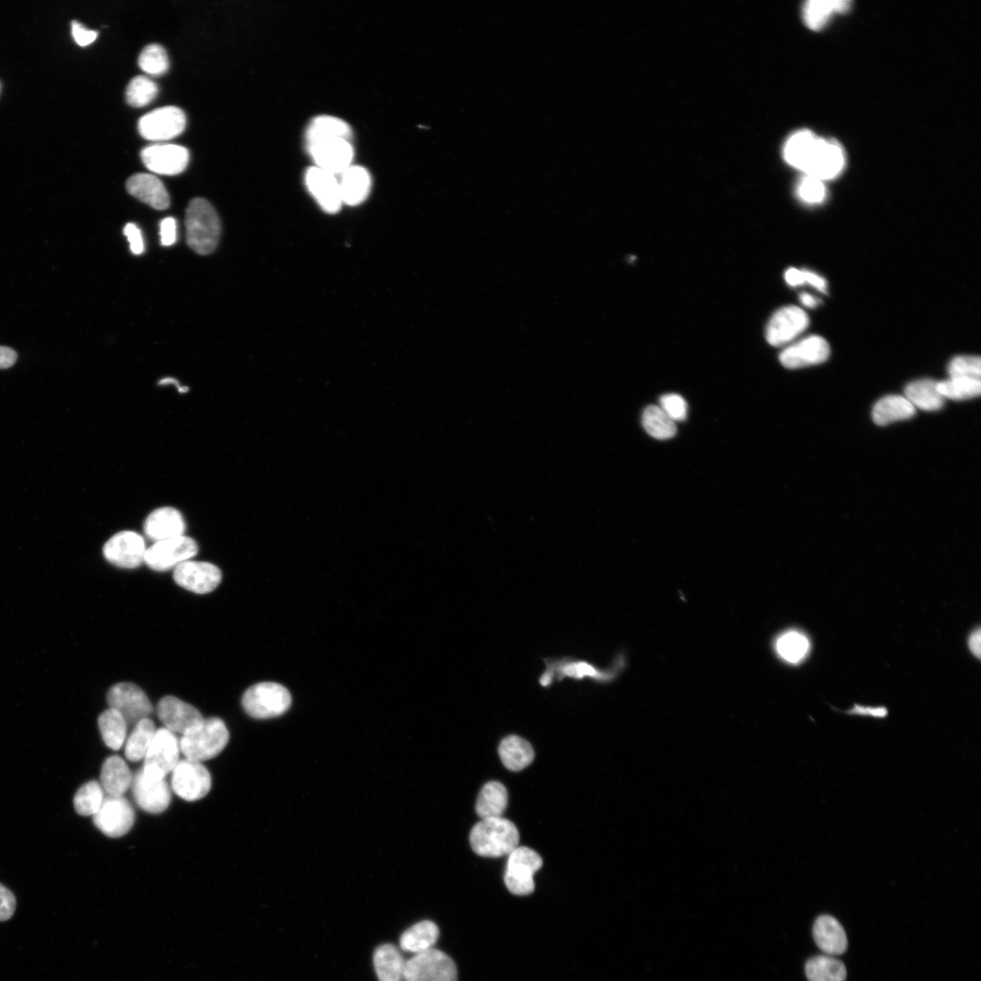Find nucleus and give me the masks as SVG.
Segmentation results:
<instances>
[{"mask_svg":"<svg viewBox=\"0 0 981 981\" xmlns=\"http://www.w3.org/2000/svg\"><path fill=\"white\" fill-rule=\"evenodd\" d=\"M850 6L847 0H811L803 8L804 23L810 30H820L832 14L846 13Z\"/></svg>","mask_w":981,"mask_h":981,"instance_id":"36","label":"nucleus"},{"mask_svg":"<svg viewBox=\"0 0 981 981\" xmlns=\"http://www.w3.org/2000/svg\"><path fill=\"white\" fill-rule=\"evenodd\" d=\"M980 630L977 629L971 634L968 641V646L970 651L977 658H980Z\"/></svg>","mask_w":981,"mask_h":981,"instance_id":"58","label":"nucleus"},{"mask_svg":"<svg viewBox=\"0 0 981 981\" xmlns=\"http://www.w3.org/2000/svg\"><path fill=\"white\" fill-rule=\"evenodd\" d=\"M229 741V732L219 718L205 719L199 728L183 736L180 750L186 759L202 763L219 755Z\"/></svg>","mask_w":981,"mask_h":981,"instance_id":"4","label":"nucleus"},{"mask_svg":"<svg viewBox=\"0 0 981 981\" xmlns=\"http://www.w3.org/2000/svg\"><path fill=\"white\" fill-rule=\"evenodd\" d=\"M190 152L182 146L174 144H155L142 152V159L146 167L161 175H178L182 173L190 162Z\"/></svg>","mask_w":981,"mask_h":981,"instance_id":"20","label":"nucleus"},{"mask_svg":"<svg viewBox=\"0 0 981 981\" xmlns=\"http://www.w3.org/2000/svg\"><path fill=\"white\" fill-rule=\"evenodd\" d=\"M785 280L791 287L801 286L805 283V270L790 268L785 273Z\"/></svg>","mask_w":981,"mask_h":981,"instance_id":"56","label":"nucleus"},{"mask_svg":"<svg viewBox=\"0 0 981 981\" xmlns=\"http://www.w3.org/2000/svg\"><path fill=\"white\" fill-rule=\"evenodd\" d=\"M124 234L129 242L130 250L134 255H142L145 251V244L142 230L136 225L128 223L124 228Z\"/></svg>","mask_w":981,"mask_h":981,"instance_id":"51","label":"nucleus"},{"mask_svg":"<svg viewBox=\"0 0 981 981\" xmlns=\"http://www.w3.org/2000/svg\"><path fill=\"white\" fill-rule=\"evenodd\" d=\"M98 727L108 748L121 749L125 741L127 724L118 712L111 708L105 711L98 718Z\"/></svg>","mask_w":981,"mask_h":981,"instance_id":"40","label":"nucleus"},{"mask_svg":"<svg viewBox=\"0 0 981 981\" xmlns=\"http://www.w3.org/2000/svg\"><path fill=\"white\" fill-rule=\"evenodd\" d=\"M905 397L915 408L928 412L941 409L945 401L939 391L938 382L930 379L918 380L909 384L905 389Z\"/></svg>","mask_w":981,"mask_h":981,"instance_id":"35","label":"nucleus"},{"mask_svg":"<svg viewBox=\"0 0 981 981\" xmlns=\"http://www.w3.org/2000/svg\"><path fill=\"white\" fill-rule=\"evenodd\" d=\"M949 378H967L980 380L981 360L978 356H957L949 365Z\"/></svg>","mask_w":981,"mask_h":981,"instance_id":"47","label":"nucleus"},{"mask_svg":"<svg viewBox=\"0 0 981 981\" xmlns=\"http://www.w3.org/2000/svg\"><path fill=\"white\" fill-rule=\"evenodd\" d=\"M158 717L166 729L183 736L199 728L205 720L197 708L174 696L161 699Z\"/></svg>","mask_w":981,"mask_h":981,"instance_id":"16","label":"nucleus"},{"mask_svg":"<svg viewBox=\"0 0 981 981\" xmlns=\"http://www.w3.org/2000/svg\"><path fill=\"white\" fill-rule=\"evenodd\" d=\"M180 751L175 734L166 728L157 730L144 758L143 772L151 778L165 779L178 765Z\"/></svg>","mask_w":981,"mask_h":981,"instance_id":"9","label":"nucleus"},{"mask_svg":"<svg viewBox=\"0 0 981 981\" xmlns=\"http://www.w3.org/2000/svg\"><path fill=\"white\" fill-rule=\"evenodd\" d=\"M938 388L944 399L967 400L979 396L981 381L977 379L949 378L938 382Z\"/></svg>","mask_w":981,"mask_h":981,"instance_id":"43","label":"nucleus"},{"mask_svg":"<svg viewBox=\"0 0 981 981\" xmlns=\"http://www.w3.org/2000/svg\"><path fill=\"white\" fill-rule=\"evenodd\" d=\"M338 182L343 204L350 206L362 203L371 190L370 174L359 166L348 168L340 175Z\"/></svg>","mask_w":981,"mask_h":981,"instance_id":"27","label":"nucleus"},{"mask_svg":"<svg viewBox=\"0 0 981 981\" xmlns=\"http://www.w3.org/2000/svg\"><path fill=\"white\" fill-rule=\"evenodd\" d=\"M800 301L803 306L810 309L816 308L819 304V301L808 293L801 294Z\"/></svg>","mask_w":981,"mask_h":981,"instance_id":"59","label":"nucleus"},{"mask_svg":"<svg viewBox=\"0 0 981 981\" xmlns=\"http://www.w3.org/2000/svg\"><path fill=\"white\" fill-rule=\"evenodd\" d=\"M852 715L873 717L875 718H884L888 715V712L884 708H864L861 706H856L853 710L850 711Z\"/></svg>","mask_w":981,"mask_h":981,"instance_id":"55","label":"nucleus"},{"mask_svg":"<svg viewBox=\"0 0 981 981\" xmlns=\"http://www.w3.org/2000/svg\"><path fill=\"white\" fill-rule=\"evenodd\" d=\"M146 535L157 541L184 535L186 522L182 514L173 507H162L153 511L144 523Z\"/></svg>","mask_w":981,"mask_h":981,"instance_id":"25","label":"nucleus"},{"mask_svg":"<svg viewBox=\"0 0 981 981\" xmlns=\"http://www.w3.org/2000/svg\"><path fill=\"white\" fill-rule=\"evenodd\" d=\"M809 981H846L847 969L846 965L829 955H819L810 958L805 966Z\"/></svg>","mask_w":981,"mask_h":981,"instance_id":"37","label":"nucleus"},{"mask_svg":"<svg viewBox=\"0 0 981 981\" xmlns=\"http://www.w3.org/2000/svg\"><path fill=\"white\" fill-rule=\"evenodd\" d=\"M813 938L818 947L829 956L844 954L848 948V938L843 925L829 915L817 918L813 925Z\"/></svg>","mask_w":981,"mask_h":981,"instance_id":"26","label":"nucleus"},{"mask_svg":"<svg viewBox=\"0 0 981 981\" xmlns=\"http://www.w3.org/2000/svg\"><path fill=\"white\" fill-rule=\"evenodd\" d=\"M95 826L106 836L119 838L127 834L134 823V811L123 796H105L98 811L93 816Z\"/></svg>","mask_w":981,"mask_h":981,"instance_id":"13","label":"nucleus"},{"mask_svg":"<svg viewBox=\"0 0 981 981\" xmlns=\"http://www.w3.org/2000/svg\"><path fill=\"white\" fill-rule=\"evenodd\" d=\"M660 403V407L673 422H681L686 419L688 405L680 395L675 393L665 394L661 398Z\"/></svg>","mask_w":981,"mask_h":981,"instance_id":"49","label":"nucleus"},{"mask_svg":"<svg viewBox=\"0 0 981 981\" xmlns=\"http://www.w3.org/2000/svg\"><path fill=\"white\" fill-rule=\"evenodd\" d=\"M519 842L517 827L503 817L482 819L475 825L470 834L473 851L483 857L509 856L518 847Z\"/></svg>","mask_w":981,"mask_h":981,"instance_id":"1","label":"nucleus"},{"mask_svg":"<svg viewBox=\"0 0 981 981\" xmlns=\"http://www.w3.org/2000/svg\"><path fill=\"white\" fill-rule=\"evenodd\" d=\"M156 732V726L150 718L137 723L125 744L126 759L130 762H138L145 758Z\"/></svg>","mask_w":981,"mask_h":981,"instance_id":"39","label":"nucleus"},{"mask_svg":"<svg viewBox=\"0 0 981 981\" xmlns=\"http://www.w3.org/2000/svg\"><path fill=\"white\" fill-rule=\"evenodd\" d=\"M138 65L151 75L161 76L169 70L170 60L166 50L162 45L151 44L140 53Z\"/></svg>","mask_w":981,"mask_h":981,"instance_id":"46","label":"nucleus"},{"mask_svg":"<svg viewBox=\"0 0 981 981\" xmlns=\"http://www.w3.org/2000/svg\"><path fill=\"white\" fill-rule=\"evenodd\" d=\"M350 135L351 128L349 125L341 118L331 116H321L315 118L307 132L309 144L328 139L349 140Z\"/></svg>","mask_w":981,"mask_h":981,"instance_id":"38","label":"nucleus"},{"mask_svg":"<svg viewBox=\"0 0 981 981\" xmlns=\"http://www.w3.org/2000/svg\"><path fill=\"white\" fill-rule=\"evenodd\" d=\"M187 242L199 255H209L217 248L221 223L213 206L204 199L190 201L186 212Z\"/></svg>","mask_w":981,"mask_h":981,"instance_id":"2","label":"nucleus"},{"mask_svg":"<svg viewBox=\"0 0 981 981\" xmlns=\"http://www.w3.org/2000/svg\"><path fill=\"white\" fill-rule=\"evenodd\" d=\"M504 875L507 889L514 895H529L534 891L533 875L542 866L541 857L527 847H517L509 856Z\"/></svg>","mask_w":981,"mask_h":981,"instance_id":"8","label":"nucleus"},{"mask_svg":"<svg viewBox=\"0 0 981 981\" xmlns=\"http://www.w3.org/2000/svg\"><path fill=\"white\" fill-rule=\"evenodd\" d=\"M107 703L111 709L124 717L127 726H135L153 713V707L145 691L130 682L112 686L107 693Z\"/></svg>","mask_w":981,"mask_h":981,"instance_id":"6","label":"nucleus"},{"mask_svg":"<svg viewBox=\"0 0 981 981\" xmlns=\"http://www.w3.org/2000/svg\"><path fill=\"white\" fill-rule=\"evenodd\" d=\"M776 647L780 656L789 662L795 663L806 656L810 643L803 634L790 632L779 638Z\"/></svg>","mask_w":981,"mask_h":981,"instance_id":"45","label":"nucleus"},{"mask_svg":"<svg viewBox=\"0 0 981 981\" xmlns=\"http://www.w3.org/2000/svg\"><path fill=\"white\" fill-rule=\"evenodd\" d=\"M101 786L109 796H123L133 782V776L126 764L119 756L107 758L101 769Z\"/></svg>","mask_w":981,"mask_h":981,"instance_id":"29","label":"nucleus"},{"mask_svg":"<svg viewBox=\"0 0 981 981\" xmlns=\"http://www.w3.org/2000/svg\"><path fill=\"white\" fill-rule=\"evenodd\" d=\"M406 959L393 944H383L374 953V966L379 981H404Z\"/></svg>","mask_w":981,"mask_h":981,"instance_id":"28","label":"nucleus"},{"mask_svg":"<svg viewBox=\"0 0 981 981\" xmlns=\"http://www.w3.org/2000/svg\"><path fill=\"white\" fill-rule=\"evenodd\" d=\"M546 669L541 675L539 682L542 687H549L554 680H562L564 678L584 680L590 678L596 680H606L611 676L590 662L578 661L571 658L546 659Z\"/></svg>","mask_w":981,"mask_h":981,"instance_id":"21","label":"nucleus"},{"mask_svg":"<svg viewBox=\"0 0 981 981\" xmlns=\"http://www.w3.org/2000/svg\"><path fill=\"white\" fill-rule=\"evenodd\" d=\"M198 552L197 541L182 535L155 542L147 549L144 563L154 571L166 572L194 558Z\"/></svg>","mask_w":981,"mask_h":981,"instance_id":"7","label":"nucleus"},{"mask_svg":"<svg viewBox=\"0 0 981 981\" xmlns=\"http://www.w3.org/2000/svg\"><path fill=\"white\" fill-rule=\"evenodd\" d=\"M916 408L902 395H888L877 402L873 411L874 421L880 427H885L913 417Z\"/></svg>","mask_w":981,"mask_h":981,"instance_id":"31","label":"nucleus"},{"mask_svg":"<svg viewBox=\"0 0 981 981\" xmlns=\"http://www.w3.org/2000/svg\"><path fill=\"white\" fill-rule=\"evenodd\" d=\"M404 981H458L455 961L435 948L407 959Z\"/></svg>","mask_w":981,"mask_h":981,"instance_id":"5","label":"nucleus"},{"mask_svg":"<svg viewBox=\"0 0 981 981\" xmlns=\"http://www.w3.org/2000/svg\"><path fill=\"white\" fill-rule=\"evenodd\" d=\"M160 384L161 385L174 384V385H176L178 387L180 393H186L190 390V388L187 387V386H181L180 384L179 383V381L176 380L175 378H172V377H167V378L162 379L160 382Z\"/></svg>","mask_w":981,"mask_h":981,"instance_id":"60","label":"nucleus"},{"mask_svg":"<svg viewBox=\"0 0 981 981\" xmlns=\"http://www.w3.org/2000/svg\"><path fill=\"white\" fill-rule=\"evenodd\" d=\"M645 431L658 440H668L677 433L676 423L657 405L648 406L643 414Z\"/></svg>","mask_w":981,"mask_h":981,"instance_id":"41","label":"nucleus"},{"mask_svg":"<svg viewBox=\"0 0 981 981\" xmlns=\"http://www.w3.org/2000/svg\"><path fill=\"white\" fill-rule=\"evenodd\" d=\"M18 359L17 353L6 347H0V369H7L14 366Z\"/></svg>","mask_w":981,"mask_h":981,"instance_id":"54","label":"nucleus"},{"mask_svg":"<svg viewBox=\"0 0 981 981\" xmlns=\"http://www.w3.org/2000/svg\"><path fill=\"white\" fill-rule=\"evenodd\" d=\"M159 94L158 85L146 76H137L127 85L125 97L127 103L134 107L149 105Z\"/></svg>","mask_w":981,"mask_h":981,"instance_id":"44","label":"nucleus"},{"mask_svg":"<svg viewBox=\"0 0 981 981\" xmlns=\"http://www.w3.org/2000/svg\"><path fill=\"white\" fill-rule=\"evenodd\" d=\"M306 184L310 193L327 212L336 213L340 209L343 201L337 176L314 167L307 172Z\"/></svg>","mask_w":981,"mask_h":981,"instance_id":"23","label":"nucleus"},{"mask_svg":"<svg viewBox=\"0 0 981 981\" xmlns=\"http://www.w3.org/2000/svg\"><path fill=\"white\" fill-rule=\"evenodd\" d=\"M805 283H808L820 292L826 293V280L813 272L805 270Z\"/></svg>","mask_w":981,"mask_h":981,"instance_id":"57","label":"nucleus"},{"mask_svg":"<svg viewBox=\"0 0 981 981\" xmlns=\"http://www.w3.org/2000/svg\"><path fill=\"white\" fill-rule=\"evenodd\" d=\"M104 792L101 784L97 781L88 782L81 786L74 797L77 813L81 816H94L103 803Z\"/></svg>","mask_w":981,"mask_h":981,"instance_id":"42","label":"nucleus"},{"mask_svg":"<svg viewBox=\"0 0 981 981\" xmlns=\"http://www.w3.org/2000/svg\"><path fill=\"white\" fill-rule=\"evenodd\" d=\"M125 186L130 195L155 209L165 210L171 206L166 187L154 175L135 174L128 179Z\"/></svg>","mask_w":981,"mask_h":981,"instance_id":"24","label":"nucleus"},{"mask_svg":"<svg viewBox=\"0 0 981 981\" xmlns=\"http://www.w3.org/2000/svg\"><path fill=\"white\" fill-rule=\"evenodd\" d=\"M173 578L180 588L198 595H206L220 585L222 572L213 564L190 560L175 569Z\"/></svg>","mask_w":981,"mask_h":981,"instance_id":"15","label":"nucleus"},{"mask_svg":"<svg viewBox=\"0 0 981 981\" xmlns=\"http://www.w3.org/2000/svg\"><path fill=\"white\" fill-rule=\"evenodd\" d=\"M132 786L134 801L143 810L160 814L170 807L171 791L165 779L151 778L140 769L133 778Z\"/></svg>","mask_w":981,"mask_h":981,"instance_id":"14","label":"nucleus"},{"mask_svg":"<svg viewBox=\"0 0 981 981\" xmlns=\"http://www.w3.org/2000/svg\"><path fill=\"white\" fill-rule=\"evenodd\" d=\"M508 791L499 782H490L481 790L477 798L476 810L482 819L503 817L508 806Z\"/></svg>","mask_w":981,"mask_h":981,"instance_id":"33","label":"nucleus"},{"mask_svg":"<svg viewBox=\"0 0 981 981\" xmlns=\"http://www.w3.org/2000/svg\"><path fill=\"white\" fill-rule=\"evenodd\" d=\"M440 938V929L430 921L418 922L407 929L400 938L402 950L413 955L434 948Z\"/></svg>","mask_w":981,"mask_h":981,"instance_id":"30","label":"nucleus"},{"mask_svg":"<svg viewBox=\"0 0 981 981\" xmlns=\"http://www.w3.org/2000/svg\"><path fill=\"white\" fill-rule=\"evenodd\" d=\"M797 196L807 204H820L826 199V189L823 181L805 175L798 184Z\"/></svg>","mask_w":981,"mask_h":981,"instance_id":"48","label":"nucleus"},{"mask_svg":"<svg viewBox=\"0 0 981 981\" xmlns=\"http://www.w3.org/2000/svg\"><path fill=\"white\" fill-rule=\"evenodd\" d=\"M186 125L184 111L178 106H169L157 108L140 118L138 131L144 138L162 143L180 135Z\"/></svg>","mask_w":981,"mask_h":981,"instance_id":"11","label":"nucleus"},{"mask_svg":"<svg viewBox=\"0 0 981 981\" xmlns=\"http://www.w3.org/2000/svg\"><path fill=\"white\" fill-rule=\"evenodd\" d=\"M498 752L504 765L512 772L525 769L534 759L532 745L516 736L504 738L499 745Z\"/></svg>","mask_w":981,"mask_h":981,"instance_id":"32","label":"nucleus"},{"mask_svg":"<svg viewBox=\"0 0 981 981\" xmlns=\"http://www.w3.org/2000/svg\"><path fill=\"white\" fill-rule=\"evenodd\" d=\"M845 163L843 148L832 140L819 137L803 172L821 181L828 180L842 173Z\"/></svg>","mask_w":981,"mask_h":981,"instance_id":"17","label":"nucleus"},{"mask_svg":"<svg viewBox=\"0 0 981 981\" xmlns=\"http://www.w3.org/2000/svg\"><path fill=\"white\" fill-rule=\"evenodd\" d=\"M211 786V775L199 762L190 759L180 761L172 772V790L185 801H196L203 799L210 791Z\"/></svg>","mask_w":981,"mask_h":981,"instance_id":"12","label":"nucleus"},{"mask_svg":"<svg viewBox=\"0 0 981 981\" xmlns=\"http://www.w3.org/2000/svg\"><path fill=\"white\" fill-rule=\"evenodd\" d=\"M17 902L15 895L7 887L0 884V921H7L15 913Z\"/></svg>","mask_w":981,"mask_h":981,"instance_id":"50","label":"nucleus"},{"mask_svg":"<svg viewBox=\"0 0 981 981\" xmlns=\"http://www.w3.org/2000/svg\"><path fill=\"white\" fill-rule=\"evenodd\" d=\"M829 353V346L823 338L810 336L784 349L780 361L788 369H798L825 362Z\"/></svg>","mask_w":981,"mask_h":981,"instance_id":"22","label":"nucleus"},{"mask_svg":"<svg viewBox=\"0 0 981 981\" xmlns=\"http://www.w3.org/2000/svg\"><path fill=\"white\" fill-rule=\"evenodd\" d=\"M310 153L318 168L335 176L352 166L354 150L347 139H328L309 144Z\"/></svg>","mask_w":981,"mask_h":981,"instance_id":"18","label":"nucleus"},{"mask_svg":"<svg viewBox=\"0 0 981 981\" xmlns=\"http://www.w3.org/2000/svg\"><path fill=\"white\" fill-rule=\"evenodd\" d=\"M809 323V317L801 309L794 306L782 308L773 316L767 326V341L773 347L784 346L804 332Z\"/></svg>","mask_w":981,"mask_h":981,"instance_id":"19","label":"nucleus"},{"mask_svg":"<svg viewBox=\"0 0 981 981\" xmlns=\"http://www.w3.org/2000/svg\"><path fill=\"white\" fill-rule=\"evenodd\" d=\"M147 549L142 535L133 531H122L105 543L103 554L111 565L134 569L144 563Z\"/></svg>","mask_w":981,"mask_h":981,"instance_id":"10","label":"nucleus"},{"mask_svg":"<svg viewBox=\"0 0 981 981\" xmlns=\"http://www.w3.org/2000/svg\"><path fill=\"white\" fill-rule=\"evenodd\" d=\"M178 225L174 217H167L161 224V240L162 245L171 246L177 241Z\"/></svg>","mask_w":981,"mask_h":981,"instance_id":"52","label":"nucleus"},{"mask_svg":"<svg viewBox=\"0 0 981 981\" xmlns=\"http://www.w3.org/2000/svg\"><path fill=\"white\" fill-rule=\"evenodd\" d=\"M818 136L809 130L794 133L785 143L783 156L791 167L803 171L816 145Z\"/></svg>","mask_w":981,"mask_h":981,"instance_id":"34","label":"nucleus"},{"mask_svg":"<svg viewBox=\"0 0 981 981\" xmlns=\"http://www.w3.org/2000/svg\"><path fill=\"white\" fill-rule=\"evenodd\" d=\"M292 703L289 689L275 682H260L244 693L242 707L255 719H270L284 715Z\"/></svg>","mask_w":981,"mask_h":981,"instance_id":"3","label":"nucleus"},{"mask_svg":"<svg viewBox=\"0 0 981 981\" xmlns=\"http://www.w3.org/2000/svg\"><path fill=\"white\" fill-rule=\"evenodd\" d=\"M72 35L75 42L81 47H86L92 44L97 39L98 33L95 31L86 29L82 24L74 22L72 23Z\"/></svg>","mask_w":981,"mask_h":981,"instance_id":"53","label":"nucleus"}]
</instances>
